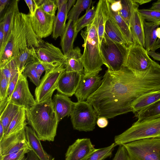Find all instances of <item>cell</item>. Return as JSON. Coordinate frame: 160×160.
Instances as JSON below:
<instances>
[{"mask_svg":"<svg viewBox=\"0 0 160 160\" xmlns=\"http://www.w3.org/2000/svg\"><path fill=\"white\" fill-rule=\"evenodd\" d=\"M96 11V8L92 6L91 8L87 9L85 13L78 19L76 24V31L78 33L92 22L95 16Z\"/></svg>","mask_w":160,"mask_h":160,"instance_id":"74e56055","label":"cell"},{"mask_svg":"<svg viewBox=\"0 0 160 160\" xmlns=\"http://www.w3.org/2000/svg\"><path fill=\"white\" fill-rule=\"evenodd\" d=\"M135 115L138 121L160 117V99Z\"/></svg>","mask_w":160,"mask_h":160,"instance_id":"d6a6232c","label":"cell"},{"mask_svg":"<svg viewBox=\"0 0 160 160\" xmlns=\"http://www.w3.org/2000/svg\"><path fill=\"white\" fill-rule=\"evenodd\" d=\"M19 0H13L10 2L6 7L0 21L2 22L3 25L4 38L3 43L0 48L5 43L9 32L12 22L15 14L19 12L18 4Z\"/></svg>","mask_w":160,"mask_h":160,"instance_id":"484cf974","label":"cell"},{"mask_svg":"<svg viewBox=\"0 0 160 160\" xmlns=\"http://www.w3.org/2000/svg\"><path fill=\"white\" fill-rule=\"evenodd\" d=\"M20 72H18L16 75L9 84L7 94V98L8 100L10 99L16 86Z\"/></svg>","mask_w":160,"mask_h":160,"instance_id":"f6af8a7d","label":"cell"},{"mask_svg":"<svg viewBox=\"0 0 160 160\" xmlns=\"http://www.w3.org/2000/svg\"><path fill=\"white\" fill-rule=\"evenodd\" d=\"M138 12L145 20L160 25V10L138 9Z\"/></svg>","mask_w":160,"mask_h":160,"instance_id":"ab89813d","label":"cell"},{"mask_svg":"<svg viewBox=\"0 0 160 160\" xmlns=\"http://www.w3.org/2000/svg\"><path fill=\"white\" fill-rule=\"evenodd\" d=\"M26 160H39V159L33 152L31 150L27 153Z\"/></svg>","mask_w":160,"mask_h":160,"instance_id":"f907efd6","label":"cell"},{"mask_svg":"<svg viewBox=\"0 0 160 160\" xmlns=\"http://www.w3.org/2000/svg\"><path fill=\"white\" fill-rule=\"evenodd\" d=\"M76 1L75 0H69L67 3V12L68 13L71 9L72 7L74 5Z\"/></svg>","mask_w":160,"mask_h":160,"instance_id":"9f6ffc18","label":"cell"},{"mask_svg":"<svg viewBox=\"0 0 160 160\" xmlns=\"http://www.w3.org/2000/svg\"><path fill=\"white\" fill-rule=\"evenodd\" d=\"M101 83V77L98 74H84L74 94L78 101L87 100L99 87Z\"/></svg>","mask_w":160,"mask_h":160,"instance_id":"2e32d148","label":"cell"},{"mask_svg":"<svg viewBox=\"0 0 160 160\" xmlns=\"http://www.w3.org/2000/svg\"><path fill=\"white\" fill-rule=\"evenodd\" d=\"M26 110L28 123L40 140L53 141L59 122L52 97L42 102H36Z\"/></svg>","mask_w":160,"mask_h":160,"instance_id":"3957f363","label":"cell"},{"mask_svg":"<svg viewBox=\"0 0 160 160\" xmlns=\"http://www.w3.org/2000/svg\"><path fill=\"white\" fill-rule=\"evenodd\" d=\"M139 5L136 2L129 28L135 43L138 44L144 48L143 19L138 12Z\"/></svg>","mask_w":160,"mask_h":160,"instance_id":"d6986e66","label":"cell"},{"mask_svg":"<svg viewBox=\"0 0 160 160\" xmlns=\"http://www.w3.org/2000/svg\"><path fill=\"white\" fill-rule=\"evenodd\" d=\"M68 0H56V4L58 10L60 9L63 5L68 2Z\"/></svg>","mask_w":160,"mask_h":160,"instance_id":"11a10c76","label":"cell"},{"mask_svg":"<svg viewBox=\"0 0 160 160\" xmlns=\"http://www.w3.org/2000/svg\"><path fill=\"white\" fill-rule=\"evenodd\" d=\"M56 0H35L37 6L46 13L55 16L57 8Z\"/></svg>","mask_w":160,"mask_h":160,"instance_id":"60d3db41","label":"cell"},{"mask_svg":"<svg viewBox=\"0 0 160 160\" xmlns=\"http://www.w3.org/2000/svg\"><path fill=\"white\" fill-rule=\"evenodd\" d=\"M25 148H29L25 128L0 141V156L5 155Z\"/></svg>","mask_w":160,"mask_h":160,"instance_id":"5bb4252c","label":"cell"},{"mask_svg":"<svg viewBox=\"0 0 160 160\" xmlns=\"http://www.w3.org/2000/svg\"><path fill=\"white\" fill-rule=\"evenodd\" d=\"M27 121L26 109L24 107H22L11 122L4 133L3 137L16 133L25 128L28 124Z\"/></svg>","mask_w":160,"mask_h":160,"instance_id":"f1b7e54d","label":"cell"},{"mask_svg":"<svg viewBox=\"0 0 160 160\" xmlns=\"http://www.w3.org/2000/svg\"><path fill=\"white\" fill-rule=\"evenodd\" d=\"M21 108L9 102L2 112L0 113V122L3 126L4 133Z\"/></svg>","mask_w":160,"mask_h":160,"instance_id":"1f68e13d","label":"cell"},{"mask_svg":"<svg viewBox=\"0 0 160 160\" xmlns=\"http://www.w3.org/2000/svg\"><path fill=\"white\" fill-rule=\"evenodd\" d=\"M109 18L115 23L127 41L129 47L135 44L129 27L118 14L112 1L107 0Z\"/></svg>","mask_w":160,"mask_h":160,"instance_id":"ac0fdd59","label":"cell"},{"mask_svg":"<svg viewBox=\"0 0 160 160\" xmlns=\"http://www.w3.org/2000/svg\"><path fill=\"white\" fill-rule=\"evenodd\" d=\"M112 160H130L127 151L123 145H119Z\"/></svg>","mask_w":160,"mask_h":160,"instance_id":"ee69618b","label":"cell"},{"mask_svg":"<svg viewBox=\"0 0 160 160\" xmlns=\"http://www.w3.org/2000/svg\"><path fill=\"white\" fill-rule=\"evenodd\" d=\"M123 145L130 160H160V138L142 139Z\"/></svg>","mask_w":160,"mask_h":160,"instance_id":"52a82bcc","label":"cell"},{"mask_svg":"<svg viewBox=\"0 0 160 160\" xmlns=\"http://www.w3.org/2000/svg\"><path fill=\"white\" fill-rule=\"evenodd\" d=\"M129 48L111 39L105 33L100 46V52L103 64L108 70H120L124 65Z\"/></svg>","mask_w":160,"mask_h":160,"instance_id":"8992f818","label":"cell"},{"mask_svg":"<svg viewBox=\"0 0 160 160\" xmlns=\"http://www.w3.org/2000/svg\"><path fill=\"white\" fill-rule=\"evenodd\" d=\"M25 130L29 146L39 160H52V159L43 149L41 140L32 127L27 126Z\"/></svg>","mask_w":160,"mask_h":160,"instance_id":"7402d4cb","label":"cell"},{"mask_svg":"<svg viewBox=\"0 0 160 160\" xmlns=\"http://www.w3.org/2000/svg\"><path fill=\"white\" fill-rule=\"evenodd\" d=\"M121 17L129 27L133 9L136 3L134 0H112Z\"/></svg>","mask_w":160,"mask_h":160,"instance_id":"f546056e","label":"cell"},{"mask_svg":"<svg viewBox=\"0 0 160 160\" xmlns=\"http://www.w3.org/2000/svg\"><path fill=\"white\" fill-rule=\"evenodd\" d=\"M9 101L25 109L36 102L29 89L27 77L21 72H20L16 86Z\"/></svg>","mask_w":160,"mask_h":160,"instance_id":"4fadbf2b","label":"cell"},{"mask_svg":"<svg viewBox=\"0 0 160 160\" xmlns=\"http://www.w3.org/2000/svg\"><path fill=\"white\" fill-rule=\"evenodd\" d=\"M156 34L157 38H158V41L160 43V27L158 28L156 31Z\"/></svg>","mask_w":160,"mask_h":160,"instance_id":"91938a15","label":"cell"},{"mask_svg":"<svg viewBox=\"0 0 160 160\" xmlns=\"http://www.w3.org/2000/svg\"><path fill=\"white\" fill-rule=\"evenodd\" d=\"M4 38L3 25L2 21H0V47L3 43Z\"/></svg>","mask_w":160,"mask_h":160,"instance_id":"816d5d0a","label":"cell"},{"mask_svg":"<svg viewBox=\"0 0 160 160\" xmlns=\"http://www.w3.org/2000/svg\"><path fill=\"white\" fill-rule=\"evenodd\" d=\"M105 33L114 41L129 48L121 31L109 18L106 22Z\"/></svg>","mask_w":160,"mask_h":160,"instance_id":"4dcf8cb0","label":"cell"},{"mask_svg":"<svg viewBox=\"0 0 160 160\" xmlns=\"http://www.w3.org/2000/svg\"><path fill=\"white\" fill-rule=\"evenodd\" d=\"M92 1L91 0H78L68 13L67 19L73 21L76 23L79 17L85 10L90 8Z\"/></svg>","mask_w":160,"mask_h":160,"instance_id":"836d02e7","label":"cell"},{"mask_svg":"<svg viewBox=\"0 0 160 160\" xmlns=\"http://www.w3.org/2000/svg\"><path fill=\"white\" fill-rule=\"evenodd\" d=\"M81 35L84 42L82 58L84 74H98L102 70L103 63L100 52V43L96 15L92 22L86 27L85 30H82Z\"/></svg>","mask_w":160,"mask_h":160,"instance_id":"277c9868","label":"cell"},{"mask_svg":"<svg viewBox=\"0 0 160 160\" xmlns=\"http://www.w3.org/2000/svg\"><path fill=\"white\" fill-rule=\"evenodd\" d=\"M76 24L73 21L68 20L61 36L60 45L65 56L74 49L73 43L78 33L76 31Z\"/></svg>","mask_w":160,"mask_h":160,"instance_id":"44dd1931","label":"cell"},{"mask_svg":"<svg viewBox=\"0 0 160 160\" xmlns=\"http://www.w3.org/2000/svg\"><path fill=\"white\" fill-rule=\"evenodd\" d=\"M0 72L8 79L9 83L16 75L20 72L15 58H12L0 63Z\"/></svg>","mask_w":160,"mask_h":160,"instance_id":"e575fe53","label":"cell"},{"mask_svg":"<svg viewBox=\"0 0 160 160\" xmlns=\"http://www.w3.org/2000/svg\"><path fill=\"white\" fill-rule=\"evenodd\" d=\"M52 102L58 122L66 116H70L74 102L68 96L57 93L54 95Z\"/></svg>","mask_w":160,"mask_h":160,"instance_id":"ffe728a7","label":"cell"},{"mask_svg":"<svg viewBox=\"0 0 160 160\" xmlns=\"http://www.w3.org/2000/svg\"><path fill=\"white\" fill-rule=\"evenodd\" d=\"M150 10H160V0H158L153 2L151 8Z\"/></svg>","mask_w":160,"mask_h":160,"instance_id":"db71d44e","label":"cell"},{"mask_svg":"<svg viewBox=\"0 0 160 160\" xmlns=\"http://www.w3.org/2000/svg\"><path fill=\"white\" fill-rule=\"evenodd\" d=\"M35 69L38 77L40 78L42 74L46 70V69L44 65L40 62L35 60L34 62Z\"/></svg>","mask_w":160,"mask_h":160,"instance_id":"7dc6e473","label":"cell"},{"mask_svg":"<svg viewBox=\"0 0 160 160\" xmlns=\"http://www.w3.org/2000/svg\"><path fill=\"white\" fill-rule=\"evenodd\" d=\"M52 160H54V158L52 159Z\"/></svg>","mask_w":160,"mask_h":160,"instance_id":"be15d7a7","label":"cell"},{"mask_svg":"<svg viewBox=\"0 0 160 160\" xmlns=\"http://www.w3.org/2000/svg\"><path fill=\"white\" fill-rule=\"evenodd\" d=\"M116 146L114 142L107 147L96 149L83 160H104L112 155L114 148Z\"/></svg>","mask_w":160,"mask_h":160,"instance_id":"8d00e7d4","label":"cell"},{"mask_svg":"<svg viewBox=\"0 0 160 160\" xmlns=\"http://www.w3.org/2000/svg\"><path fill=\"white\" fill-rule=\"evenodd\" d=\"M26 157L24 155L18 160H26Z\"/></svg>","mask_w":160,"mask_h":160,"instance_id":"94428289","label":"cell"},{"mask_svg":"<svg viewBox=\"0 0 160 160\" xmlns=\"http://www.w3.org/2000/svg\"><path fill=\"white\" fill-rule=\"evenodd\" d=\"M159 48H160V44H159L157 47V48L158 49Z\"/></svg>","mask_w":160,"mask_h":160,"instance_id":"6125c7cd","label":"cell"},{"mask_svg":"<svg viewBox=\"0 0 160 160\" xmlns=\"http://www.w3.org/2000/svg\"><path fill=\"white\" fill-rule=\"evenodd\" d=\"M29 16L32 29L38 37L42 39L52 34L55 16L46 13L38 6L33 15Z\"/></svg>","mask_w":160,"mask_h":160,"instance_id":"7c38bea8","label":"cell"},{"mask_svg":"<svg viewBox=\"0 0 160 160\" xmlns=\"http://www.w3.org/2000/svg\"><path fill=\"white\" fill-rule=\"evenodd\" d=\"M147 52L148 55L152 58L154 60L160 61V53H156L155 51H153Z\"/></svg>","mask_w":160,"mask_h":160,"instance_id":"f5cc1de1","label":"cell"},{"mask_svg":"<svg viewBox=\"0 0 160 160\" xmlns=\"http://www.w3.org/2000/svg\"><path fill=\"white\" fill-rule=\"evenodd\" d=\"M4 134V131L3 126L0 122V141L3 138Z\"/></svg>","mask_w":160,"mask_h":160,"instance_id":"6f0895ef","label":"cell"},{"mask_svg":"<svg viewBox=\"0 0 160 160\" xmlns=\"http://www.w3.org/2000/svg\"><path fill=\"white\" fill-rule=\"evenodd\" d=\"M160 91V65L154 62L146 72L135 73L125 66L106 71L101 85L86 101L98 118L107 119L132 112L133 102L142 96Z\"/></svg>","mask_w":160,"mask_h":160,"instance_id":"6da1fadb","label":"cell"},{"mask_svg":"<svg viewBox=\"0 0 160 160\" xmlns=\"http://www.w3.org/2000/svg\"><path fill=\"white\" fill-rule=\"evenodd\" d=\"M154 61L149 57L147 51L140 45L135 43L129 48L124 66L135 73L144 72L147 71Z\"/></svg>","mask_w":160,"mask_h":160,"instance_id":"30bf717a","label":"cell"},{"mask_svg":"<svg viewBox=\"0 0 160 160\" xmlns=\"http://www.w3.org/2000/svg\"><path fill=\"white\" fill-rule=\"evenodd\" d=\"M35 61L26 65L22 73L24 75L28 77L30 81L38 87L40 83L41 80L38 77L35 69Z\"/></svg>","mask_w":160,"mask_h":160,"instance_id":"f35d334b","label":"cell"},{"mask_svg":"<svg viewBox=\"0 0 160 160\" xmlns=\"http://www.w3.org/2000/svg\"><path fill=\"white\" fill-rule=\"evenodd\" d=\"M10 2V1L9 0H0V13L1 15Z\"/></svg>","mask_w":160,"mask_h":160,"instance_id":"681fc988","label":"cell"},{"mask_svg":"<svg viewBox=\"0 0 160 160\" xmlns=\"http://www.w3.org/2000/svg\"><path fill=\"white\" fill-rule=\"evenodd\" d=\"M96 149L90 139L78 138L69 146L65 160H83Z\"/></svg>","mask_w":160,"mask_h":160,"instance_id":"9a60e30c","label":"cell"},{"mask_svg":"<svg viewBox=\"0 0 160 160\" xmlns=\"http://www.w3.org/2000/svg\"><path fill=\"white\" fill-rule=\"evenodd\" d=\"M83 74L82 72L65 71L58 81L57 90L62 94L72 96L75 94Z\"/></svg>","mask_w":160,"mask_h":160,"instance_id":"e0dca14e","label":"cell"},{"mask_svg":"<svg viewBox=\"0 0 160 160\" xmlns=\"http://www.w3.org/2000/svg\"><path fill=\"white\" fill-rule=\"evenodd\" d=\"M160 99V91L144 94L137 99L132 106V112L135 115Z\"/></svg>","mask_w":160,"mask_h":160,"instance_id":"4316f807","label":"cell"},{"mask_svg":"<svg viewBox=\"0 0 160 160\" xmlns=\"http://www.w3.org/2000/svg\"><path fill=\"white\" fill-rule=\"evenodd\" d=\"M36 49L27 48L15 58L20 72L22 73L27 64L36 60Z\"/></svg>","mask_w":160,"mask_h":160,"instance_id":"d590c367","label":"cell"},{"mask_svg":"<svg viewBox=\"0 0 160 160\" xmlns=\"http://www.w3.org/2000/svg\"><path fill=\"white\" fill-rule=\"evenodd\" d=\"M98 126L100 128L106 127L108 124L107 119L104 117H99L98 118L97 121Z\"/></svg>","mask_w":160,"mask_h":160,"instance_id":"c3c4849f","label":"cell"},{"mask_svg":"<svg viewBox=\"0 0 160 160\" xmlns=\"http://www.w3.org/2000/svg\"><path fill=\"white\" fill-rule=\"evenodd\" d=\"M144 48L147 51H155L158 45L157 37L156 34L157 28L159 24L147 21L143 19V21Z\"/></svg>","mask_w":160,"mask_h":160,"instance_id":"603a6c76","label":"cell"},{"mask_svg":"<svg viewBox=\"0 0 160 160\" xmlns=\"http://www.w3.org/2000/svg\"><path fill=\"white\" fill-rule=\"evenodd\" d=\"M97 27L100 43L105 34L106 22L109 18L107 0H100L96 8Z\"/></svg>","mask_w":160,"mask_h":160,"instance_id":"cb8c5ba5","label":"cell"},{"mask_svg":"<svg viewBox=\"0 0 160 160\" xmlns=\"http://www.w3.org/2000/svg\"><path fill=\"white\" fill-rule=\"evenodd\" d=\"M82 58V54L80 48L77 47L74 48L65 56L64 64L66 71L83 73Z\"/></svg>","mask_w":160,"mask_h":160,"instance_id":"d4e9b609","label":"cell"},{"mask_svg":"<svg viewBox=\"0 0 160 160\" xmlns=\"http://www.w3.org/2000/svg\"><path fill=\"white\" fill-rule=\"evenodd\" d=\"M135 1L139 5H142L147 3L149 2L152 1V0H137Z\"/></svg>","mask_w":160,"mask_h":160,"instance_id":"680465c9","label":"cell"},{"mask_svg":"<svg viewBox=\"0 0 160 160\" xmlns=\"http://www.w3.org/2000/svg\"><path fill=\"white\" fill-rule=\"evenodd\" d=\"M31 150L29 148L22 149L5 155L0 156V160H18Z\"/></svg>","mask_w":160,"mask_h":160,"instance_id":"b9f144b4","label":"cell"},{"mask_svg":"<svg viewBox=\"0 0 160 160\" xmlns=\"http://www.w3.org/2000/svg\"><path fill=\"white\" fill-rule=\"evenodd\" d=\"M44 42L34 32L29 14L19 12L15 15L5 42L0 48V63L15 58L27 48H36Z\"/></svg>","mask_w":160,"mask_h":160,"instance_id":"7a4b0ae2","label":"cell"},{"mask_svg":"<svg viewBox=\"0 0 160 160\" xmlns=\"http://www.w3.org/2000/svg\"><path fill=\"white\" fill-rule=\"evenodd\" d=\"M70 116L73 129L79 131H93L98 118L93 107L85 101L74 102Z\"/></svg>","mask_w":160,"mask_h":160,"instance_id":"ba28073f","label":"cell"},{"mask_svg":"<svg viewBox=\"0 0 160 160\" xmlns=\"http://www.w3.org/2000/svg\"><path fill=\"white\" fill-rule=\"evenodd\" d=\"M66 71L64 64L53 69L45 71L40 83L35 90L36 102H42L52 97L54 91L57 89L58 81Z\"/></svg>","mask_w":160,"mask_h":160,"instance_id":"9c48e42d","label":"cell"},{"mask_svg":"<svg viewBox=\"0 0 160 160\" xmlns=\"http://www.w3.org/2000/svg\"><path fill=\"white\" fill-rule=\"evenodd\" d=\"M0 79V100H2L7 98L9 82L7 78L1 72Z\"/></svg>","mask_w":160,"mask_h":160,"instance_id":"7bdbcfd3","label":"cell"},{"mask_svg":"<svg viewBox=\"0 0 160 160\" xmlns=\"http://www.w3.org/2000/svg\"><path fill=\"white\" fill-rule=\"evenodd\" d=\"M151 138H160V117L137 121L121 134L116 136L114 143L120 145L135 141Z\"/></svg>","mask_w":160,"mask_h":160,"instance_id":"5b68a950","label":"cell"},{"mask_svg":"<svg viewBox=\"0 0 160 160\" xmlns=\"http://www.w3.org/2000/svg\"><path fill=\"white\" fill-rule=\"evenodd\" d=\"M24 1L29 9V14L30 16L33 15L38 7L35 0H24Z\"/></svg>","mask_w":160,"mask_h":160,"instance_id":"bcb514c9","label":"cell"},{"mask_svg":"<svg viewBox=\"0 0 160 160\" xmlns=\"http://www.w3.org/2000/svg\"><path fill=\"white\" fill-rule=\"evenodd\" d=\"M36 60L41 62L47 70L58 66L64 62L65 56L59 48L44 42L35 49Z\"/></svg>","mask_w":160,"mask_h":160,"instance_id":"8fae6325","label":"cell"},{"mask_svg":"<svg viewBox=\"0 0 160 160\" xmlns=\"http://www.w3.org/2000/svg\"><path fill=\"white\" fill-rule=\"evenodd\" d=\"M67 3H64L60 9L58 10L57 13L55 17L52 37L55 40L61 36L65 29L68 14Z\"/></svg>","mask_w":160,"mask_h":160,"instance_id":"83f0119b","label":"cell"}]
</instances>
